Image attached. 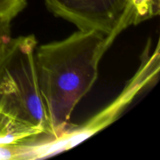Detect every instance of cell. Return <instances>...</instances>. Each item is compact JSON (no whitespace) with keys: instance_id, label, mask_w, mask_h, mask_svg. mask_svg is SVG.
I'll use <instances>...</instances> for the list:
<instances>
[{"instance_id":"8992f818","label":"cell","mask_w":160,"mask_h":160,"mask_svg":"<svg viewBox=\"0 0 160 160\" xmlns=\"http://www.w3.org/2000/svg\"><path fill=\"white\" fill-rule=\"evenodd\" d=\"M27 0H0V18L13 19L26 7Z\"/></svg>"},{"instance_id":"277c9868","label":"cell","mask_w":160,"mask_h":160,"mask_svg":"<svg viewBox=\"0 0 160 160\" xmlns=\"http://www.w3.org/2000/svg\"><path fill=\"white\" fill-rule=\"evenodd\" d=\"M159 49L158 44L155 52L149 55L150 48L147 47L142 56V62L138 71L130 81L123 93L122 92L120 96L105 109V112L103 111L97 115L88 123L78 128H73L61 138L52 141L49 144L50 152L52 154H57L59 152L69 149L111 123L120 109H123L141 89L152 81L155 77L158 75L159 70Z\"/></svg>"},{"instance_id":"5b68a950","label":"cell","mask_w":160,"mask_h":160,"mask_svg":"<svg viewBox=\"0 0 160 160\" xmlns=\"http://www.w3.org/2000/svg\"><path fill=\"white\" fill-rule=\"evenodd\" d=\"M12 18H0V65L6 56L13 38L11 35V22Z\"/></svg>"},{"instance_id":"3957f363","label":"cell","mask_w":160,"mask_h":160,"mask_svg":"<svg viewBox=\"0 0 160 160\" xmlns=\"http://www.w3.org/2000/svg\"><path fill=\"white\" fill-rule=\"evenodd\" d=\"M44 1L52 12L79 30L101 33L112 43L128 27L148 20L144 0Z\"/></svg>"},{"instance_id":"6da1fadb","label":"cell","mask_w":160,"mask_h":160,"mask_svg":"<svg viewBox=\"0 0 160 160\" xmlns=\"http://www.w3.org/2000/svg\"><path fill=\"white\" fill-rule=\"evenodd\" d=\"M112 44L101 33L78 30L63 40L37 46L38 81L52 133L47 140L73 128L72 113L93 87L100 60Z\"/></svg>"},{"instance_id":"7a4b0ae2","label":"cell","mask_w":160,"mask_h":160,"mask_svg":"<svg viewBox=\"0 0 160 160\" xmlns=\"http://www.w3.org/2000/svg\"><path fill=\"white\" fill-rule=\"evenodd\" d=\"M37 45L34 35L12 38L0 65V145L52 138L36 72Z\"/></svg>"}]
</instances>
